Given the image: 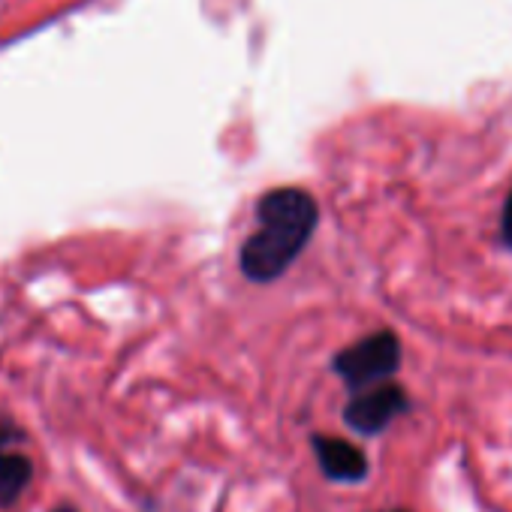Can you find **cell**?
Segmentation results:
<instances>
[{
  "label": "cell",
  "instance_id": "7",
  "mask_svg": "<svg viewBox=\"0 0 512 512\" xmlns=\"http://www.w3.org/2000/svg\"><path fill=\"white\" fill-rule=\"evenodd\" d=\"M19 437V431L13 428V422H7V419H0V449H4L10 440H16Z\"/></svg>",
  "mask_w": 512,
  "mask_h": 512
},
{
  "label": "cell",
  "instance_id": "3",
  "mask_svg": "<svg viewBox=\"0 0 512 512\" xmlns=\"http://www.w3.org/2000/svg\"><path fill=\"white\" fill-rule=\"evenodd\" d=\"M410 410V398L398 383H377L353 395V401L344 407V422L365 437L383 434L398 416Z\"/></svg>",
  "mask_w": 512,
  "mask_h": 512
},
{
  "label": "cell",
  "instance_id": "6",
  "mask_svg": "<svg viewBox=\"0 0 512 512\" xmlns=\"http://www.w3.org/2000/svg\"><path fill=\"white\" fill-rule=\"evenodd\" d=\"M500 235H503V241L512 247V193L506 196V202H503V217H500Z\"/></svg>",
  "mask_w": 512,
  "mask_h": 512
},
{
  "label": "cell",
  "instance_id": "5",
  "mask_svg": "<svg viewBox=\"0 0 512 512\" xmlns=\"http://www.w3.org/2000/svg\"><path fill=\"white\" fill-rule=\"evenodd\" d=\"M34 476V464L25 455H4L0 452V506H10L28 488Z\"/></svg>",
  "mask_w": 512,
  "mask_h": 512
},
{
  "label": "cell",
  "instance_id": "1",
  "mask_svg": "<svg viewBox=\"0 0 512 512\" xmlns=\"http://www.w3.org/2000/svg\"><path fill=\"white\" fill-rule=\"evenodd\" d=\"M256 229L241 247V272L266 284L281 278L317 229V202L299 187L269 190L256 205Z\"/></svg>",
  "mask_w": 512,
  "mask_h": 512
},
{
  "label": "cell",
  "instance_id": "4",
  "mask_svg": "<svg viewBox=\"0 0 512 512\" xmlns=\"http://www.w3.org/2000/svg\"><path fill=\"white\" fill-rule=\"evenodd\" d=\"M311 446H314V455H317L320 470H323L326 479L356 485V482H362L368 476V458L350 440L329 437V434H314Z\"/></svg>",
  "mask_w": 512,
  "mask_h": 512
},
{
  "label": "cell",
  "instance_id": "2",
  "mask_svg": "<svg viewBox=\"0 0 512 512\" xmlns=\"http://www.w3.org/2000/svg\"><path fill=\"white\" fill-rule=\"evenodd\" d=\"M398 365H401V344L392 332L368 335L359 344H353L335 356V374L353 392L386 383L398 371Z\"/></svg>",
  "mask_w": 512,
  "mask_h": 512
},
{
  "label": "cell",
  "instance_id": "8",
  "mask_svg": "<svg viewBox=\"0 0 512 512\" xmlns=\"http://www.w3.org/2000/svg\"><path fill=\"white\" fill-rule=\"evenodd\" d=\"M52 512H76L73 506H58V509H52Z\"/></svg>",
  "mask_w": 512,
  "mask_h": 512
},
{
  "label": "cell",
  "instance_id": "9",
  "mask_svg": "<svg viewBox=\"0 0 512 512\" xmlns=\"http://www.w3.org/2000/svg\"><path fill=\"white\" fill-rule=\"evenodd\" d=\"M389 512H404V509H389Z\"/></svg>",
  "mask_w": 512,
  "mask_h": 512
}]
</instances>
